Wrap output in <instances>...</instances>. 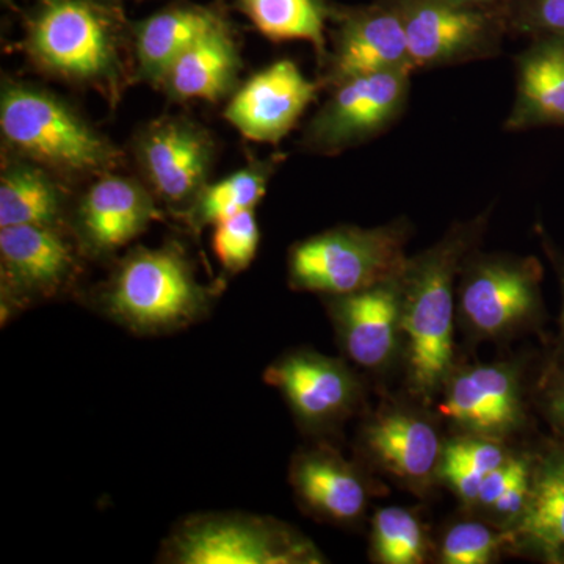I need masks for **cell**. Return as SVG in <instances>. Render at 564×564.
I'll return each instance as SVG.
<instances>
[{"mask_svg": "<svg viewBox=\"0 0 564 564\" xmlns=\"http://www.w3.org/2000/svg\"><path fill=\"white\" fill-rule=\"evenodd\" d=\"M402 18L415 69L440 68L499 54L508 31L502 6L459 0H392Z\"/></svg>", "mask_w": 564, "mask_h": 564, "instance_id": "cell-7", "label": "cell"}, {"mask_svg": "<svg viewBox=\"0 0 564 564\" xmlns=\"http://www.w3.org/2000/svg\"><path fill=\"white\" fill-rule=\"evenodd\" d=\"M329 307L337 336L351 361L366 369L391 361L402 337L400 276L364 291L332 296Z\"/></svg>", "mask_w": 564, "mask_h": 564, "instance_id": "cell-16", "label": "cell"}, {"mask_svg": "<svg viewBox=\"0 0 564 564\" xmlns=\"http://www.w3.org/2000/svg\"><path fill=\"white\" fill-rule=\"evenodd\" d=\"M291 484L300 502L318 518L356 521L366 510L367 489L359 474L333 451L317 448L293 459Z\"/></svg>", "mask_w": 564, "mask_h": 564, "instance_id": "cell-20", "label": "cell"}, {"mask_svg": "<svg viewBox=\"0 0 564 564\" xmlns=\"http://www.w3.org/2000/svg\"><path fill=\"white\" fill-rule=\"evenodd\" d=\"M397 69L415 68L402 18L392 0L345 10L339 18L326 80L336 85L350 77Z\"/></svg>", "mask_w": 564, "mask_h": 564, "instance_id": "cell-11", "label": "cell"}, {"mask_svg": "<svg viewBox=\"0 0 564 564\" xmlns=\"http://www.w3.org/2000/svg\"><path fill=\"white\" fill-rule=\"evenodd\" d=\"M518 87L505 129L564 128V35L540 36L516 58Z\"/></svg>", "mask_w": 564, "mask_h": 564, "instance_id": "cell-18", "label": "cell"}, {"mask_svg": "<svg viewBox=\"0 0 564 564\" xmlns=\"http://www.w3.org/2000/svg\"><path fill=\"white\" fill-rule=\"evenodd\" d=\"M511 534H497L477 522L455 525L445 534L441 560L447 564H485Z\"/></svg>", "mask_w": 564, "mask_h": 564, "instance_id": "cell-29", "label": "cell"}, {"mask_svg": "<svg viewBox=\"0 0 564 564\" xmlns=\"http://www.w3.org/2000/svg\"><path fill=\"white\" fill-rule=\"evenodd\" d=\"M33 61L65 79L113 85L120 79V39L102 7L90 0H46L28 36Z\"/></svg>", "mask_w": 564, "mask_h": 564, "instance_id": "cell-5", "label": "cell"}, {"mask_svg": "<svg viewBox=\"0 0 564 564\" xmlns=\"http://www.w3.org/2000/svg\"><path fill=\"white\" fill-rule=\"evenodd\" d=\"M209 291L196 280L191 262L174 247L129 254L101 293L107 317L129 332L172 333L204 317Z\"/></svg>", "mask_w": 564, "mask_h": 564, "instance_id": "cell-2", "label": "cell"}, {"mask_svg": "<svg viewBox=\"0 0 564 564\" xmlns=\"http://www.w3.org/2000/svg\"><path fill=\"white\" fill-rule=\"evenodd\" d=\"M270 169L254 165L204 188L193 206V221L217 225L245 210H254L267 192Z\"/></svg>", "mask_w": 564, "mask_h": 564, "instance_id": "cell-26", "label": "cell"}, {"mask_svg": "<svg viewBox=\"0 0 564 564\" xmlns=\"http://www.w3.org/2000/svg\"><path fill=\"white\" fill-rule=\"evenodd\" d=\"M177 564H307L322 555L306 538L273 519L223 513L182 522L163 545Z\"/></svg>", "mask_w": 564, "mask_h": 564, "instance_id": "cell-6", "label": "cell"}, {"mask_svg": "<svg viewBox=\"0 0 564 564\" xmlns=\"http://www.w3.org/2000/svg\"><path fill=\"white\" fill-rule=\"evenodd\" d=\"M261 231L254 210H245L215 225L212 248L228 272L239 273L250 267L258 254Z\"/></svg>", "mask_w": 564, "mask_h": 564, "instance_id": "cell-28", "label": "cell"}, {"mask_svg": "<svg viewBox=\"0 0 564 564\" xmlns=\"http://www.w3.org/2000/svg\"><path fill=\"white\" fill-rule=\"evenodd\" d=\"M463 270L459 310L480 336L513 332L540 313L543 269L538 259L470 254Z\"/></svg>", "mask_w": 564, "mask_h": 564, "instance_id": "cell-9", "label": "cell"}, {"mask_svg": "<svg viewBox=\"0 0 564 564\" xmlns=\"http://www.w3.org/2000/svg\"><path fill=\"white\" fill-rule=\"evenodd\" d=\"M543 408L549 422L564 436V367L549 378L543 392Z\"/></svg>", "mask_w": 564, "mask_h": 564, "instance_id": "cell-32", "label": "cell"}, {"mask_svg": "<svg viewBox=\"0 0 564 564\" xmlns=\"http://www.w3.org/2000/svg\"><path fill=\"white\" fill-rule=\"evenodd\" d=\"M265 383L282 393L293 414L310 429L333 425L358 399V383L347 367L314 351H293L265 370Z\"/></svg>", "mask_w": 564, "mask_h": 564, "instance_id": "cell-12", "label": "cell"}, {"mask_svg": "<svg viewBox=\"0 0 564 564\" xmlns=\"http://www.w3.org/2000/svg\"><path fill=\"white\" fill-rule=\"evenodd\" d=\"M508 456L497 440L485 436L458 437L443 448L441 459L462 463L480 477L491 474Z\"/></svg>", "mask_w": 564, "mask_h": 564, "instance_id": "cell-31", "label": "cell"}, {"mask_svg": "<svg viewBox=\"0 0 564 564\" xmlns=\"http://www.w3.org/2000/svg\"><path fill=\"white\" fill-rule=\"evenodd\" d=\"M62 207V192L40 169L25 163H13L3 170L0 180V228H57Z\"/></svg>", "mask_w": 564, "mask_h": 564, "instance_id": "cell-24", "label": "cell"}, {"mask_svg": "<svg viewBox=\"0 0 564 564\" xmlns=\"http://www.w3.org/2000/svg\"><path fill=\"white\" fill-rule=\"evenodd\" d=\"M375 462L408 484L423 485L440 470L443 445L432 423L408 411H386L364 430Z\"/></svg>", "mask_w": 564, "mask_h": 564, "instance_id": "cell-19", "label": "cell"}, {"mask_svg": "<svg viewBox=\"0 0 564 564\" xmlns=\"http://www.w3.org/2000/svg\"><path fill=\"white\" fill-rule=\"evenodd\" d=\"M158 215L154 199L139 182L106 176L82 198L77 226L93 252L109 254L147 231Z\"/></svg>", "mask_w": 564, "mask_h": 564, "instance_id": "cell-17", "label": "cell"}, {"mask_svg": "<svg viewBox=\"0 0 564 564\" xmlns=\"http://www.w3.org/2000/svg\"><path fill=\"white\" fill-rule=\"evenodd\" d=\"M372 549L381 563H422L426 543L421 522L404 508H383L373 518Z\"/></svg>", "mask_w": 564, "mask_h": 564, "instance_id": "cell-27", "label": "cell"}, {"mask_svg": "<svg viewBox=\"0 0 564 564\" xmlns=\"http://www.w3.org/2000/svg\"><path fill=\"white\" fill-rule=\"evenodd\" d=\"M2 281L9 299L31 302L57 295L76 273V256L57 228H0Z\"/></svg>", "mask_w": 564, "mask_h": 564, "instance_id": "cell-14", "label": "cell"}, {"mask_svg": "<svg viewBox=\"0 0 564 564\" xmlns=\"http://www.w3.org/2000/svg\"><path fill=\"white\" fill-rule=\"evenodd\" d=\"M0 128L11 147L58 172L98 173L117 158L113 148L79 115L36 88L3 90Z\"/></svg>", "mask_w": 564, "mask_h": 564, "instance_id": "cell-4", "label": "cell"}, {"mask_svg": "<svg viewBox=\"0 0 564 564\" xmlns=\"http://www.w3.org/2000/svg\"><path fill=\"white\" fill-rule=\"evenodd\" d=\"M139 158L154 192L163 202L182 206L196 202L206 188L212 143L192 122L163 120L141 137Z\"/></svg>", "mask_w": 564, "mask_h": 564, "instance_id": "cell-13", "label": "cell"}, {"mask_svg": "<svg viewBox=\"0 0 564 564\" xmlns=\"http://www.w3.org/2000/svg\"><path fill=\"white\" fill-rule=\"evenodd\" d=\"M258 31L272 41H306L326 58V20L322 0H239Z\"/></svg>", "mask_w": 564, "mask_h": 564, "instance_id": "cell-25", "label": "cell"}, {"mask_svg": "<svg viewBox=\"0 0 564 564\" xmlns=\"http://www.w3.org/2000/svg\"><path fill=\"white\" fill-rule=\"evenodd\" d=\"M239 68L236 44L218 20L173 63L162 84L176 99L217 101L231 90Z\"/></svg>", "mask_w": 564, "mask_h": 564, "instance_id": "cell-22", "label": "cell"}, {"mask_svg": "<svg viewBox=\"0 0 564 564\" xmlns=\"http://www.w3.org/2000/svg\"><path fill=\"white\" fill-rule=\"evenodd\" d=\"M218 20L209 10L177 7L141 22L137 57L144 79L162 84L173 63Z\"/></svg>", "mask_w": 564, "mask_h": 564, "instance_id": "cell-23", "label": "cell"}, {"mask_svg": "<svg viewBox=\"0 0 564 564\" xmlns=\"http://www.w3.org/2000/svg\"><path fill=\"white\" fill-rule=\"evenodd\" d=\"M408 226L332 229L296 243L289 256V281L295 291L328 296L375 288L395 280L406 267Z\"/></svg>", "mask_w": 564, "mask_h": 564, "instance_id": "cell-3", "label": "cell"}, {"mask_svg": "<svg viewBox=\"0 0 564 564\" xmlns=\"http://www.w3.org/2000/svg\"><path fill=\"white\" fill-rule=\"evenodd\" d=\"M508 31L540 39L564 35V0H505Z\"/></svg>", "mask_w": 564, "mask_h": 564, "instance_id": "cell-30", "label": "cell"}, {"mask_svg": "<svg viewBox=\"0 0 564 564\" xmlns=\"http://www.w3.org/2000/svg\"><path fill=\"white\" fill-rule=\"evenodd\" d=\"M459 2L470 3V6L478 7H497L502 6L505 0H459Z\"/></svg>", "mask_w": 564, "mask_h": 564, "instance_id": "cell-34", "label": "cell"}, {"mask_svg": "<svg viewBox=\"0 0 564 564\" xmlns=\"http://www.w3.org/2000/svg\"><path fill=\"white\" fill-rule=\"evenodd\" d=\"M318 87L296 63L274 62L234 95L225 110L226 120L247 139L278 143L314 101Z\"/></svg>", "mask_w": 564, "mask_h": 564, "instance_id": "cell-10", "label": "cell"}, {"mask_svg": "<svg viewBox=\"0 0 564 564\" xmlns=\"http://www.w3.org/2000/svg\"><path fill=\"white\" fill-rule=\"evenodd\" d=\"M518 373L510 366H477L455 375L441 411L475 436L500 440L524 423Z\"/></svg>", "mask_w": 564, "mask_h": 564, "instance_id": "cell-15", "label": "cell"}, {"mask_svg": "<svg viewBox=\"0 0 564 564\" xmlns=\"http://www.w3.org/2000/svg\"><path fill=\"white\" fill-rule=\"evenodd\" d=\"M486 215L459 223L400 274L402 337L415 393L432 395L454 361L455 280L485 231Z\"/></svg>", "mask_w": 564, "mask_h": 564, "instance_id": "cell-1", "label": "cell"}, {"mask_svg": "<svg viewBox=\"0 0 564 564\" xmlns=\"http://www.w3.org/2000/svg\"><path fill=\"white\" fill-rule=\"evenodd\" d=\"M545 250H549V254H551L552 261L555 263L556 272H558L560 282H562V291H563V313H562V334L564 339V252H558L555 250H551L547 243H545Z\"/></svg>", "mask_w": 564, "mask_h": 564, "instance_id": "cell-33", "label": "cell"}, {"mask_svg": "<svg viewBox=\"0 0 564 564\" xmlns=\"http://www.w3.org/2000/svg\"><path fill=\"white\" fill-rule=\"evenodd\" d=\"M511 538L551 563H564V443L549 447L533 466L532 489Z\"/></svg>", "mask_w": 564, "mask_h": 564, "instance_id": "cell-21", "label": "cell"}, {"mask_svg": "<svg viewBox=\"0 0 564 564\" xmlns=\"http://www.w3.org/2000/svg\"><path fill=\"white\" fill-rule=\"evenodd\" d=\"M411 73L397 69L350 77L307 126L304 143L321 152H339L381 135L402 117L410 98Z\"/></svg>", "mask_w": 564, "mask_h": 564, "instance_id": "cell-8", "label": "cell"}]
</instances>
